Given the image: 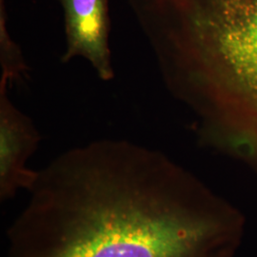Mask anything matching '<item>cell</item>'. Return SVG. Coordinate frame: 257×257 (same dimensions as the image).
<instances>
[{"label": "cell", "instance_id": "277c9868", "mask_svg": "<svg viewBox=\"0 0 257 257\" xmlns=\"http://www.w3.org/2000/svg\"><path fill=\"white\" fill-rule=\"evenodd\" d=\"M66 44L62 62L84 58L103 81L114 77L107 0H61Z\"/></svg>", "mask_w": 257, "mask_h": 257}, {"label": "cell", "instance_id": "7a4b0ae2", "mask_svg": "<svg viewBox=\"0 0 257 257\" xmlns=\"http://www.w3.org/2000/svg\"><path fill=\"white\" fill-rule=\"evenodd\" d=\"M166 86L223 140L257 153V0H156Z\"/></svg>", "mask_w": 257, "mask_h": 257}, {"label": "cell", "instance_id": "3957f363", "mask_svg": "<svg viewBox=\"0 0 257 257\" xmlns=\"http://www.w3.org/2000/svg\"><path fill=\"white\" fill-rule=\"evenodd\" d=\"M8 86L0 85V201L13 199L19 191L30 192L38 171L28 160L42 139L33 120L11 101Z\"/></svg>", "mask_w": 257, "mask_h": 257}, {"label": "cell", "instance_id": "6da1fadb", "mask_svg": "<svg viewBox=\"0 0 257 257\" xmlns=\"http://www.w3.org/2000/svg\"><path fill=\"white\" fill-rule=\"evenodd\" d=\"M5 257H237L242 213L163 153L122 139L42 170Z\"/></svg>", "mask_w": 257, "mask_h": 257}]
</instances>
